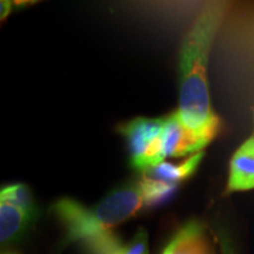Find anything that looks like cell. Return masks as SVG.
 <instances>
[{"instance_id": "obj_1", "label": "cell", "mask_w": 254, "mask_h": 254, "mask_svg": "<svg viewBox=\"0 0 254 254\" xmlns=\"http://www.w3.org/2000/svg\"><path fill=\"white\" fill-rule=\"evenodd\" d=\"M226 5H206L184 38L179 53V113L190 131L208 145L220 131L208 92V60Z\"/></svg>"}, {"instance_id": "obj_2", "label": "cell", "mask_w": 254, "mask_h": 254, "mask_svg": "<svg viewBox=\"0 0 254 254\" xmlns=\"http://www.w3.org/2000/svg\"><path fill=\"white\" fill-rule=\"evenodd\" d=\"M146 207L139 183L113 190L97 204L87 206L72 198H62L51 206V213L64 230L63 245L90 243L134 217Z\"/></svg>"}, {"instance_id": "obj_3", "label": "cell", "mask_w": 254, "mask_h": 254, "mask_svg": "<svg viewBox=\"0 0 254 254\" xmlns=\"http://www.w3.org/2000/svg\"><path fill=\"white\" fill-rule=\"evenodd\" d=\"M38 214L31 190L24 184H13L0 190V241L18 243L31 230Z\"/></svg>"}, {"instance_id": "obj_4", "label": "cell", "mask_w": 254, "mask_h": 254, "mask_svg": "<svg viewBox=\"0 0 254 254\" xmlns=\"http://www.w3.org/2000/svg\"><path fill=\"white\" fill-rule=\"evenodd\" d=\"M164 118H135L119 127L126 139L129 163L135 170L147 171L163 163Z\"/></svg>"}, {"instance_id": "obj_5", "label": "cell", "mask_w": 254, "mask_h": 254, "mask_svg": "<svg viewBox=\"0 0 254 254\" xmlns=\"http://www.w3.org/2000/svg\"><path fill=\"white\" fill-rule=\"evenodd\" d=\"M206 145L194 133L190 131L180 119L179 113L173 112L165 117L163 129V158H179L202 152Z\"/></svg>"}, {"instance_id": "obj_6", "label": "cell", "mask_w": 254, "mask_h": 254, "mask_svg": "<svg viewBox=\"0 0 254 254\" xmlns=\"http://www.w3.org/2000/svg\"><path fill=\"white\" fill-rule=\"evenodd\" d=\"M254 190V133L232 155L226 193Z\"/></svg>"}, {"instance_id": "obj_7", "label": "cell", "mask_w": 254, "mask_h": 254, "mask_svg": "<svg viewBox=\"0 0 254 254\" xmlns=\"http://www.w3.org/2000/svg\"><path fill=\"white\" fill-rule=\"evenodd\" d=\"M161 254H211L204 225L198 220L186 222L168 241Z\"/></svg>"}, {"instance_id": "obj_8", "label": "cell", "mask_w": 254, "mask_h": 254, "mask_svg": "<svg viewBox=\"0 0 254 254\" xmlns=\"http://www.w3.org/2000/svg\"><path fill=\"white\" fill-rule=\"evenodd\" d=\"M84 247L88 254H150L145 230H139L127 243H124L116 233H110L85 244Z\"/></svg>"}, {"instance_id": "obj_9", "label": "cell", "mask_w": 254, "mask_h": 254, "mask_svg": "<svg viewBox=\"0 0 254 254\" xmlns=\"http://www.w3.org/2000/svg\"><path fill=\"white\" fill-rule=\"evenodd\" d=\"M204 152H198V153L190 155L187 157L183 163L173 164L163 161L158 164L157 166L148 168L145 171V174L150 176L155 179L164 180V182L172 183V184H180L184 180L189 179L198 170L200 163L204 159Z\"/></svg>"}, {"instance_id": "obj_10", "label": "cell", "mask_w": 254, "mask_h": 254, "mask_svg": "<svg viewBox=\"0 0 254 254\" xmlns=\"http://www.w3.org/2000/svg\"><path fill=\"white\" fill-rule=\"evenodd\" d=\"M138 183L140 186L142 196H144L146 208L154 207V206L168 201L178 190V184L155 179V178H152L145 173L138 180Z\"/></svg>"}, {"instance_id": "obj_11", "label": "cell", "mask_w": 254, "mask_h": 254, "mask_svg": "<svg viewBox=\"0 0 254 254\" xmlns=\"http://www.w3.org/2000/svg\"><path fill=\"white\" fill-rule=\"evenodd\" d=\"M12 6H13V2L8 1V0H2L0 2V17H1V21H4L8 17V14L11 13Z\"/></svg>"}, {"instance_id": "obj_12", "label": "cell", "mask_w": 254, "mask_h": 254, "mask_svg": "<svg viewBox=\"0 0 254 254\" xmlns=\"http://www.w3.org/2000/svg\"><path fill=\"white\" fill-rule=\"evenodd\" d=\"M2 254H18V253H13V252H6V253H2Z\"/></svg>"}]
</instances>
